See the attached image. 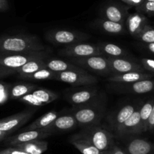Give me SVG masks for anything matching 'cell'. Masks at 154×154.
Wrapping results in <instances>:
<instances>
[{"label": "cell", "mask_w": 154, "mask_h": 154, "mask_svg": "<svg viewBox=\"0 0 154 154\" xmlns=\"http://www.w3.org/2000/svg\"><path fill=\"white\" fill-rule=\"evenodd\" d=\"M51 135H52V134L45 131L44 129L26 131L7 138L5 140V144L14 147L17 144H23L29 141L44 139Z\"/></svg>", "instance_id": "obj_16"}, {"label": "cell", "mask_w": 154, "mask_h": 154, "mask_svg": "<svg viewBox=\"0 0 154 154\" xmlns=\"http://www.w3.org/2000/svg\"><path fill=\"white\" fill-rule=\"evenodd\" d=\"M92 25L105 32L112 35L123 34L126 31V24L113 22L101 17L96 20Z\"/></svg>", "instance_id": "obj_21"}, {"label": "cell", "mask_w": 154, "mask_h": 154, "mask_svg": "<svg viewBox=\"0 0 154 154\" xmlns=\"http://www.w3.org/2000/svg\"><path fill=\"white\" fill-rule=\"evenodd\" d=\"M124 150L126 154H154V144L144 138H129Z\"/></svg>", "instance_id": "obj_18"}, {"label": "cell", "mask_w": 154, "mask_h": 154, "mask_svg": "<svg viewBox=\"0 0 154 154\" xmlns=\"http://www.w3.org/2000/svg\"><path fill=\"white\" fill-rule=\"evenodd\" d=\"M14 74H16V72H15V71L10 70V69H4V68L0 67V79L5 78V77L9 76V75H14Z\"/></svg>", "instance_id": "obj_39"}, {"label": "cell", "mask_w": 154, "mask_h": 154, "mask_svg": "<svg viewBox=\"0 0 154 154\" xmlns=\"http://www.w3.org/2000/svg\"><path fill=\"white\" fill-rule=\"evenodd\" d=\"M147 25L148 20L147 17L138 11L133 14H129L126 22V30L131 35L135 38H137V36Z\"/></svg>", "instance_id": "obj_19"}, {"label": "cell", "mask_w": 154, "mask_h": 154, "mask_svg": "<svg viewBox=\"0 0 154 154\" xmlns=\"http://www.w3.org/2000/svg\"><path fill=\"white\" fill-rule=\"evenodd\" d=\"M108 60L112 75L128 72H147L141 64H138L127 58L108 57Z\"/></svg>", "instance_id": "obj_14"}, {"label": "cell", "mask_w": 154, "mask_h": 154, "mask_svg": "<svg viewBox=\"0 0 154 154\" xmlns=\"http://www.w3.org/2000/svg\"><path fill=\"white\" fill-rule=\"evenodd\" d=\"M9 4L8 0H0V12H4L8 10Z\"/></svg>", "instance_id": "obj_42"}, {"label": "cell", "mask_w": 154, "mask_h": 154, "mask_svg": "<svg viewBox=\"0 0 154 154\" xmlns=\"http://www.w3.org/2000/svg\"><path fill=\"white\" fill-rule=\"evenodd\" d=\"M129 8L127 6L117 2L106 3L101 8V18L119 23L126 24V20L129 15Z\"/></svg>", "instance_id": "obj_12"}, {"label": "cell", "mask_w": 154, "mask_h": 154, "mask_svg": "<svg viewBox=\"0 0 154 154\" xmlns=\"http://www.w3.org/2000/svg\"><path fill=\"white\" fill-rule=\"evenodd\" d=\"M59 54L69 58H83L93 56H103L99 51L97 45H95L84 42L63 47V48L59 51Z\"/></svg>", "instance_id": "obj_9"}, {"label": "cell", "mask_w": 154, "mask_h": 154, "mask_svg": "<svg viewBox=\"0 0 154 154\" xmlns=\"http://www.w3.org/2000/svg\"><path fill=\"white\" fill-rule=\"evenodd\" d=\"M48 57L49 52L48 51L19 54H0V67L16 72L18 69L32 60L47 59Z\"/></svg>", "instance_id": "obj_6"}, {"label": "cell", "mask_w": 154, "mask_h": 154, "mask_svg": "<svg viewBox=\"0 0 154 154\" xmlns=\"http://www.w3.org/2000/svg\"><path fill=\"white\" fill-rule=\"evenodd\" d=\"M88 34L69 29H51L45 33V38L48 42L56 45L68 46L81 43L90 38Z\"/></svg>", "instance_id": "obj_4"}, {"label": "cell", "mask_w": 154, "mask_h": 154, "mask_svg": "<svg viewBox=\"0 0 154 154\" xmlns=\"http://www.w3.org/2000/svg\"><path fill=\"white\" fill-rule=\"evenodd\" d=\"M33 96L39 100L40 102H43L45 105L51 103L58 99L59 96L57 93L44 88H37L36 90L32 92Z\"/></svg>", "instance_id": "obj_29"}, {"label": "cell", "mask_w": 154, "mask_h": 154, "mask_svg": "<svg viewBox=\"0 0 154 154\" xmlns=\"http://www.w3.org/2000/svg\"><path fill=\"white\" fill-rule=\"evenodd\" d=\"M154 75L148 72H128L124 74H117L112 75L108 77L107 80L110 83H120V84H126V83H133L144 80L153 79Z\"/></svg>", "instance_id": "obj_20"}, {"label": "cell", "mask_w": 154, "mask_h": 154, "mask_svg": "<svg viewBox=\"0 0 154 154\" xmlns=\"http://www.w3.org/2000/svg\"><path fill=\"white\" fill-rule=\"evenodd\" d=\"M45 59H39V60H32L23 66L21 68L18 69L16 71V74L18 75V78H22L27 75L35 73L41 69H47L45 63Z\"/></svg>", "instance_id": "obj_27"}, {"label": "cell", "mask_w": 154, "mask_h": 154, "mask_svg": "<svg viewBox=\"0 0 154 154\" xmlns=\"http://www.w3.org/2000/svg\"><path fill=\"white\" fill-rule=\"evenodd\" d=\"M50 49L34 35H8L0 37V54L42 52Z\"/></svg>", "instance_id": "obj_1"}, {"label": "cell", "mask_w": 154, "mask_h": 154, "mask_svg": "<svg viewBox=\"0 0 154 154\" xmlns=\"http://www.w3.org/2000/svg\"><path fill=\"white\" fill-rule=\"evenodd\" d=\"M142 104V102L140 101H133L130 103L126 104L114 112L111 113L107 118V121L111 130L116 132L118 128L126 120H128L135 112V110Z\"/></svg>", "instance_id": "obj_10"}, {"label": "cell", "mask_w": 154, "mask_h": 154, "mask_svg": "<svg viewBox=\"0 0 154 154\" xmlns=\"http://www.w3.org/2000/svg\"><path fill=\"white\" fill-rule=\"evenodd\" d=\"M154 105V99L147 101L145 103L141 105L140 108V117H141V127L142 132H146L147 122L151 114L152 109Z\"/></svg>", "instance_id": "obj_30"}, {"label": "cell", "mask_w": 154, "mask_h": 154, "mask_svg": "<svg viewBox=\"0 0 154 154\" xmlns=\"http://www.w3.org/2000/svg\"><path fill=\"white\" fill-rule=\"evenodd\" d=\"M38 88L35 84H23V83H18L16 84H11L10 88V99H19L23 96L32 93L33 90Z\"/></svg>", "instance_id": "obj_28"}, {"label": "cell", "mask_w": 154, "mask_h": 154, "mask_svg": "<svg viewBox=\"0 0 154 154\" xmlns=\"http://www.w3.org/2000/svg\"><path fill=\"white\" fill-rule=\"evenodd\" d=\"M21 79L29 81H45V80H55L56 72L48 69H43L35 73L23 77Z\"/></svg>", "instance_id": "obj_31"}, {"label": "cell", "mask_w": 154, "mask_h": 154, "mask_svg": "<svg viewBox=\"0 0 154 154\" xmlns=\"http://www.w3.org/2000/svg\"><path fill=\"white\" fill-rule=\"evenodd\" d=\"M109 87L111 90L120 93L144 94L154 91V79L144 80L126 84L110 83Z\"/></svg>", "instance_id": "obj_11"}, {"label": "cell", "mask_w": 154, "mask_h": 154, "mask_svg": "<svg viewBox=\"0 0 154 154\" xmlns=\"http://www.w3.org/2000/svg\"><path fill=\"white\" fill-rule=\"evenodd\" d=\"M111 153L112 154H126L125 150L123 148L118 146L117 144H116L115 143L114 144V145L112 146V147L110 150Z\"/></svg>", "instance_id": "obj_40"}, {"label": "cell", "mask_w": 154, "mask_h": 154, "mask_svg": "<svg viewBox=\"0 0 154 154\" xmlns=\"http://www.w3.org/2000/svg\"><path fill=\"white\" fill-rule=\"evenodd\" d=\"M147 1H150V2H154V0H147Z\"/></svg>", "instance_id": "obj_45"}, {"label": "cell", "mask_w": 154, "mask_h": 154, "mask_svg": "<svg viewBox=\"0 0 154 154\" xmlns=\"http://www.w3.org/2000/svg\"><path fill=\"white\" fill-rule=\"evenodd\" d=\"M45 63L47 69H50L54 72H67V71H81L84 69L69 61L56 58L48 57L45 60Z\"/></svg>", "instance_id": "obj_22"}, {"label": "cell", "mask_w": 154, "mask_h": 154, "mask_svg": "<svg viewBox=\"0 0 154 154\" xmlns=\"http://www.w3.org/2000/svg\"><path fill=\"white\" fill-rule=\"evenodd\" d=\"M69 61L84 69L93 72L102 76L112 75L108 57L105 56H93L83 58H69Z\"/></svg>", "instance_id": "obj_5"}, {"label": "cell", "mask_w": 154, "mask_h": 154, "mask_svg": "<svg viewBox=\"0 0 154 154\" xmlns=\"http://www.w3.org/2000/svg\"><path fill=\"white\" fill-rule=\"evenodd\" d=\"M143 48H145L146 50L149 51V52L152 53L154 54V43H150V44H144Z\"/></svg>", "instance_id": "obj_43"}, {"label": "cell", "mask_w": 154, "mask_h": 154, "mask_svg": "<svg viewBox=\"0 0 154 154\" xmlns=\"http://www.w3.org/2000/svg\"><path fill=\"white\" fill-rule=\"evenodd\" d=\"M99 93V88L96 87H78V88L69 89L65 93V99L74 107L81 106L93 101Z\"/></svg>", "instance_id": "obj_8"}, {"label": "cell", "mask_w": 154, "mask_h": 154, "mask_svg": "<svg viewBox=\"0 0 154 154\" xmlns=\"http://www.w3.org/2000/svg\"><path fill=\"white\" fill-rule=\"evenodd\" d=\"M106 97L101 93L93 101L86 105L75 106L71 111L77 123L83 127L96 126L100 123L106 111Z\"/></svg>", "instance_id": "obj_2"}, {"label": "cell", "mask_w": 154, "mask_h": 154, "mask_svg": "<svg viewBox=\"0 0 154 154\" xmlns=\"http://www.w3.org/2000/svg\"><path fill=\"white\" fill-rule=\"evenodd\" d=\"M102 154H112V153H111V151H110V150H108V151L102 152Z\"/></svg>", "instance_id": "obj_44"}, {"label": "cell", "mask_w": 154, "mask_h": 154, "mask_svg": "<svg viewBox=\"0 0 154 154\" xmlns=\"http://www.w3.org/2000/svg\"><path fill=\"white\" fill-rule=\"evenodd\" d=\"M99 51L102 54L106 57L112 58H126L129 54L124 49L115 44L108 42H99L97 44Z\"/></svg>", "instance_id": "obj_24"}, {"label": "cell", "mask_w": 154, "mask_h": 154, "mask_svg": "<svg viewBox=\"0 0 154 154\" xmlns=\"http://www.w3.org/2000/svg\"><path fill=\"white\" fill-rule=\"evenodd\" d=\"M141 105H140L132 114V116L128 120H126L116 131L115 134L117 137L125 138L129 135H137L142 132L141 127V117H140V108Z\"/></svg>", "instance_id": "obj_15"}, {"label": "cell", "mask_w": 154, "mask_h": 154, "mask_svg": "<svg viewBox=\"0 0 154 154\" xmlns=\"http://www.w3.org/2000/svg\"><path fill=\"white\" fill-rule=\"evenodd\" d=\"M11 84L8 83L0 82V105L5 103L10 99V88Z\"/></svg>", "instance_id": "obj_35"}, {"label": "cell", "mask_w": 154, "mask_h": 154, "mask_svg": "<svg viewBox=\"0 0 154 154\" xmlns=\"http://www.w3.org/2000/svg\"><path fill=\"white\" fill-rule=\"evenodd\" d=\"M136 38L144 44L154 43V27L149 24L146 26L145 28L137 36Z\"/></svg>", "instance_id": "obj_32"}, {"label": "cell", "mask_w": 154, "mask_h": 154, "mask_svg": "<svg viewBox=\"0 0 154 154\" xmlns=\"http://www.w3.org/2000/svg\"><path fill=\"white\" fill-rule=\"evenodd\" d=\"M78 126L75 117L72 114L60 115L51 125L45 128V130L52 135L57 132H66L73 129Z\"/></svg>", "instance_id": "obj_17"}, {"label": "cell", "mask_w": 154, "mask_h": 154, "mask_svg": "<svg viewBox=\"0 0 154 154\" xmlns=\"http://www.w3.org/2000/svg\"><path fill=\"white\" fill-rule=\"evenodd\" d=\"M141 66L148 73L154 75V60L150 58H142L141 60Z\"/></svg>", "instance_id": "obj_36"}, {"label": "cell", "mask_w": 154, "mask_h": 154, "mask_svg": "<svg viewBox=\"0 0 154 154\" xmlns=\"http://www.w3.org/2000/svg\"><path fill=\"white\" fill-rule=\"evenodd\" d=\"M35 110H28L0 120V131L11 134L29 121Z\"/></svg>", "instance_id": "obj_13"}, {"label": "cell", "mask_w": 154, "mask_h": 154, "mask_svg": "<svg viewBox=\"0 0 154 154\" xmlns=\"http://www.w3.org/2000/svg\"><path fill=\"white\" fill-rule=\"evenodd\" d=\"M123 2L129 5V6H133V7H138L139 6L144 0H122Z\"/></svg>", "instance_id": "obj_41"}, {"label": "cell", "mask_w": 154, "mask_h": 154, "mask_svg": "<svg viewBox=\"0 0 154 154\" xmlns=\"http://www.w3.org/2000/svg\"><path fill=\"white\" fill-rule=\"evenodd\" d=\"M78 133L101 152L110 150L114 144V135L99 125L84 127Z\"/></svg>", "instance_id": "obj_3"}, {"label": "cell", "mask_w": 154, "mask_h": 154, "mask_svg": "<svg viewBox=\"0 0 154 154\" xmlns=\"http://www.w3.org/2000/svg\"><path fill=\"white\" fill-rule=\"evenodd\" d=\"M0 154H28L20 149L16 147H9V148L4 149L2 150H0Z\"/></svg>", "instance_id": "obj_37"}, {"label": "cell", "mask_w": 154, "mask_h": 154, "mask_svg": "<svg viewBox=\"0 0 154 154\" xmlns=\"http://www.w3.org/2000/svg\"><path fill=\"white\" fill-rule=\"evenodd\" d=\"M137 11L143 14H147L149 16H153L154 15V2L147 1L144 0L139 6L135 8Z\"/></svg>", "instance_id": "obj_33"}, {"label": "cell", "mask_w": 154, "mask_h": 154, "mask_svg": "<svg viewBox=\"0 0 154 154\" xmlns=\"http://www.w3.org/2000/svg\"><path fill=\"white\" fill-rule=\"evenodd\" d=\"M69 142L78 149L82 154H102V152L96 148L91 142L77 133L71 136Z\"/></svg>", "instance_id": "obj_23"}, {"label": "cell", "mask_w": 154, "mask_h": 154, "mask_svg": "<svg viewBox=\"0 0 154 154\" xmlns=\"http://www.w3.org/2000/svg\"><path fill=\"white\" fill-rule=\"evenodd\" d=\"M59 113L55 111H51L46 113L43 116L40 117L39 118L36 119L35 121L30 123L29 126L23 129L22 132L29 130H35V129H42L46 128L49 125H51L57 117H59Z\"/></svg>", "instance_id": "obj_25"}, {"label": "cell", "mask_w": 154, "mask_h": 154, "mask_svg": "<svg viewBox=\"0 0 154 154\" xmlns=\"http://www.w3.org/2000/svg\"><path fill=\"white\" fill-rule=\"evenodd\" d=\"M55 80L69 84L73 87L91 86L98 82V78L86 72L85 69L81 71L56 72Z\"/></svg>", "instance_id": "obj_7"}, {"label": "cell", "mask_w": 154, "mask_h": 154, "mask_svg": "<svg viewBox=\"0 0 154 154\" xmlns=\"http://www.w3.org/2000/svg\"><path fill=\"white\" fill-rule=\"evenodd\" d=\"M18 100H19L20 102H23V103H25L26 104V105H29V106L35 107H35H42L45 105L43 102L38 100V99L33 96L32 93L23 96V97H21L20 99H19Z\"/></svg>", "instance_id": "obj_34"}, {"label": "cell", "mask_w": 154, "mask_h": 154, "mask_svg": "<svg viewBox=\"0 0 154 154\" xmlns=\"http://www.w3.org/2000/svg\"><path fill=\"white\" fill-rule=\"evenodd\" d=\"M154 129V105L153 107V109H152L151 114L150 116V118H149L148 122H147V128H146V132H148V131H152Z\"/></svg>", "instance_id": "obj_38"}, {"label": "cell", "mask_w": 154, "mask_h": 154, "mask_svg": "<svg viewBox=\"0 0 154 154\" xmlns=\"http://www.w3.org/2000/svg\"><path fill=\"white\" fill-rule=\"evenodd\" d=\"M28 154H43L48 150V143L42 140H35L14 146Z\"/></svg>", "instance_id": "obj_26"}]
</instances>
